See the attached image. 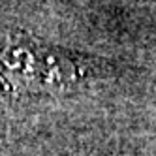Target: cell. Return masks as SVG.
I'll return each mask as SVG.
<instances>
[{"label":"cell","mask_w":156,"mask_h":156,"mask_svg":"<svg viewBox=\"0 0 156 156\" xmlns=\"http://www.w3.org/2000/svg\"><path fill=\"white\" fill-rule=\"evenodd\" d=\"M81 77L77 66L62 55L32 45L0 49V87L4 90H55L73 85Z\"/></svg>","instance_id":"obj_1"}]
</instances>
